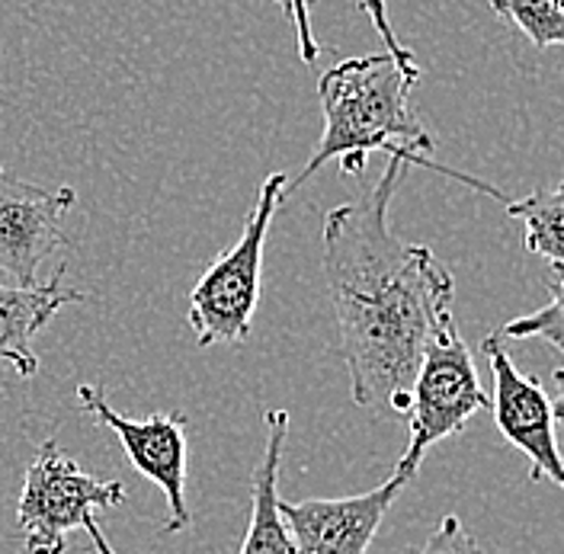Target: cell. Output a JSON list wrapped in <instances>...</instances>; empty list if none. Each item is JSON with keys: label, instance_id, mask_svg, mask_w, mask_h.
<instances>
[{"label": "cell", "instance_id": "obj_1", "mask_svg": "<svg viewBox=\"0 0 564 554\" xmlns=\"http://www.w3.org/2000/svg\"><path fill=\"white\" fill-rule=\"evenodd\" d=\"M404 167L388 157L382 180L359 203L324 215V276L352 401L398 420H408L411 381L430 337L456 321L449 270L430 247L401 241L388 225Z\"/></svg>", "mask_w": 564, "mask_h": 554}, {"label": "cell", "instance_id": "obj_10", "mask_svg": "<svg viewBox=\"0 0 564 554\" xmlns=\"http://www.w3.org/2000/svg\"><path fill=\"white\" fill-rule=\"evenodd\" d=\"M80 289L65 285V270L48 282L13 285L0 282V362L10 366L20 379L39 376V352L33 340L55 321L65 305L84 302Z\"/></svg>", "mask_w": 564, "mask_h": 554}, {"label": "cell", "instance_id": "obj_14", "mask_svg": "<svg viewBox=\"0 0 564 554\" xmlns=\"http://www.w3.org/2000/svg\"><path fill=\"white\" fill-rule=\"evenodd\" d=\"M549 289H552V302L539 312L517 317L510 324H503V330H497L500 337H513V340H545L555 356H562L564 349V308H562V270H549Z\"/></svg>", "mask_w": 564, "mask_h": 554}, {"label": "cell", "instance_id": "obj_9", "mask_svg": "<svg viewBox=\"0 0 564 554\" xmlns=\"http://www.w3.org/2000/svg\"><path fill=\"white\" fill-rule=\"evenodd\" d=\"M404 485L408 478L391 475L386 485L356 497L302 500V503L280 500V513L295 539L299 554H369L379 525Z\"/></svg>", "mask_w": 564, "mask_h": 554}, {"label": "cell", "instance_id": "obj_5", "mask_svg": "<svg viewBox=\"0 0 564 554\" xmlns=\"http://www.w3.org/2000/svg\"><path fill=\"white\" fill-rule=\"evenodd\" d=\"M126 503V487L119 481H100L87 475L70 455L45 439L26 468L17 522L23 529L26 554H65L68 532L84 525L97 510H112Z\"/></svg>", "mask_w": 564, "mask_h": 554}, {"label": "cell", "instance_id": "obj_12", "mask_svg": "<svg viewBox=\"0 0 564 554\" xmlns=\"http://www.w3.org/2000/svg\"><path fill=\"white\" fill-rule=\"evenodd\" d=\"M507 215L523 221V241L532 257H542L549 270H562V186H542L527 199H507Z\"/></svg>", "mask_w": 564, "mask_h": 554}, {"label": "cell", "instance_id": "obj_15", "mask_svg": "<svg viewBox=\"0 0 564 554\" xmlns=\"http://www.w3.org/2000/svg\"><path fill=\"white\" fill-rule=\"evenodd\" d=\"M414 554H481V548L468 535V529L449 513V517H443V522L433 529V535L423 542V548H417Z\"/></svg>", "mask_w": 564, "mask_h": 554}, {"label": "cell", "instance_id": "obj_4", "mask_svg": "<svg viewBox=\"0 0 564 554\" xmlns=\"http://www.w3.org/2000/svg\"><path fill=\"white\" fill-rule=\"evenodd\" d=\"M488 408H491V398L481 388L475 356L462 340L453 321L430 337L417 362V372L411 381V411H408L411 443L398 458L394 475L411 481L426 452L436 443L456 436L471 416Z\"/></svg>", "mask_w": 564, "mask_h": 554}, {"label": "cell", "instance_id": "obj_17", "mask_svg": "<svg viewBox=\"0 0 564 554\" xmlns=\"http://www.w3.org/2000/svg\"><path fill=\"white\" fill-rule=\"evenodd\" d=\"M282 13L289 17L295 39H299V55L305 65H315L321 58V45H317L315 33H312V0H276Z\"/></svg>", "mask_w": 564, "mask_h": 554}, {"label": "cell", "instance_id": "obj_13", "mask_svg": "<svg viewBox=\"0 0 564 554\" xmlns=\"http://www.w3.org/2000/svg\"><path fill=\"white\" fill-rule=\"evenodd\" d=\"M491 10L517 26L535 48H555L564 42L562 0H488Z\"/></svg>", "mask_w": 564, "mask_h": 554}, {"label": "cell", "instance_id": "obj_8", "mask_svg": "<svg viewBox=\"0 0 564 554\" xmlns=\"http://www.w3.org/2000/svg\"><path fill=\"white\" fill-rule=\"evenodd\" d=\"M74 203L70 186L45 189L0 167V276L35 285L39 267L68 243L62 218Z\"/></svg>", "mask_w": 564, "mask_h": 554}, {"label": "cell", "instance_id": "obj_3", "mask_svg": "<svg viewBox=\"0 0 564 554\" xmlns=\"http://www.w3.org/2000/svg\"><path fill=\"white\" fill-rule=\"evenodd\" d=\"M285 174H270L253 208L247 211L241 238L215 257L209 270L199 276L189 292V327L199 347L215 344H245L253 330V312L260 305V270H263V243L270 235V221L285 199Z\"/></svg>", "mask_w": 564, "mask_h": 554}, {"label": "cell", "instance_id": "obj_2", "mask_svg": "<svg viewBox=\"0 0 564 554\" xmlns=\"http://www.w3.org/2000/svg\"><path fill=\"white\" fill-rule=\"evenodd\" d=\"M417 80L421 70H404L388 52L347 58L324 70L317 80L324 132L308 164L295 180L285 183V196L305 186L330 161H340V171L347 176H362L369 154H388L404 164H417L423 171L453 176L485 196L507 203V196L491 183L458 174L453 167H443L426 157L436 144L426 135L417 112L411 109V90Z\"/></svg>", "mask_w": 564, "mask_h": 554}, {"label": "cell", "instance_id": "obj_7", "mask_svg": "<svg viewBox=\"0 0 564 554\" xmlns=\"http://www.w3.org/2000/svg\"><path fill=\"white\" fill-rule=\"evenodd\" d=\"M77 401L100 426H106L129 455L148 481L164 490L171 520L167 532L189 529L193 513L186 503V416L183 414H151L144 420H129L109 408L104 394L94 384H77Z\"/></svg>", "mask_w": 564, "mask_h": 554}, {"label": "cell", "instance_id": "obj_16", "mask_svg": "<svg viewBox=\"0 0 564 554\" xmlns=\"http://www.w3.org/2000/svg\"><path fill=\"white\" fill-rule=\"evenodd\" d=\"M359 10L372 20V26H376V33L379 39L386 42V52L401 65L404 70H421L417 68V62H414V52L398 39L394 33V26H391V20H388V10H386V0H359Z\"/></svg>", "mask_w": 564, "mask_h": 554}, {"label": "cell", "instance_id": "obj_6", "mask_svg": "<svg viewBox=\"0 0 564 554\" xmlns=\"http://www.w3.org/2000/svg\"><path fill=\"white\" fill-rule=\"evenodd\" d=\"M481 356L488 359L491 369L494 394L491 411L500 436L517 446L529 458V478L532 481H549L552 487H564L562 455L555 426L564 416V394L549 398L539 379L517 369L510 352L503 349L500 334H488L481 340Z\"/></svg>", "mask_w": 564, "mask_h": 554}, {"label": "cell", "instance_id": "obj_11", "mask_svg": "<svg viewBox=\"0 0 564 554\" xmlns=\"http://www.w3.org/2000/svg\"><path fill=\"white\" fill-rule=\"evenodd\" d=\"M263 423H267V446H263V458L253 468L250 522L238 554H299L295 539L280 513V465L285 433H289V414L267 411Z\"/></svg>", "mask_w": 564, "mask_h": 554}, {"label": "cell", "instance_id": "obj_18", "mask_svg": "<svg viewBox=\"0 0 564 554\" xmlns=\"http://www.w3.org/2000/svg\"><path fill=\"white\" fill-rule=\"evenodd\" d=\"M84 529L90 532L94 552H97V554H116V552H112V545L106 542V535H104V529H100V522L94 520V517H87V520H84Z\"/></svg>", "mask_w": 564, "mask_h": 554}]
</instances>
